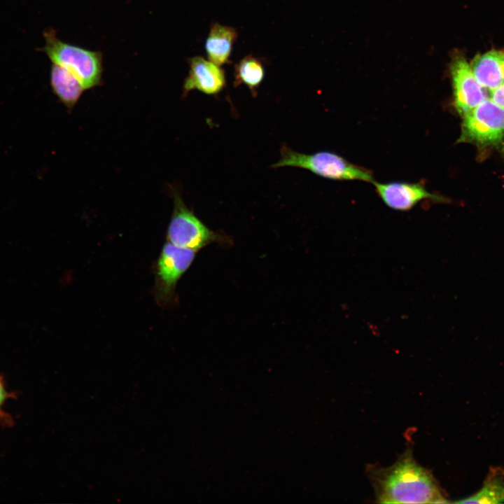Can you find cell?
<instances>
[{
  "label": "cell",
  "mask_w": 504,
  "mask_h": 504,
  "mask_svg": "<svg viewBox=\"0 0 504 504\" xmlns=\"http://www.w3.org/2000/svg\"><path fill=\"white\" fill-rule=\"evenodd\" d=\"M368 475L381 503H445L431 472L414 458L410 447L386 468L369 465Z\"/></svg>",
  "instance_id": "obj_1"
},
{
  "label": "cell",
  "mask_w": 504,
  "mask_h": 504,
  "mask_svg": "<svg viewBox=\"0 0 504 504\" xmlns=\"http://www.w3.org/2000/svg\"><path fill=\"white\" fill-rule=\"evenodd\" d=\"M280 156L279 160L273 164L272 168L298 167L331 180L361 181L372 183L374 182L369 170L330 151L304 154L296 152L287 146H283L281 148Z\"/></svg>",
  "instance_id": "obj_2"
},
{
  "label": "cell",
  "mask_w": 504,
  "mask_h": 504,
  "mask_svg": "<svg viewBox=\"0 0 504 504\" xmlns=\"http://www.w3.org/2000/svg\"><path fill=\"white\" fill-rule=\"evenodd\" d=\"M45 52L52 64L66 68L81 81L85 90L102 83L103 72L102 53L76 46L60 40L52 28L43 32Z\"/></svg>",
  "instance_id": "obj_3"
},
{
  "label": "cell",
  "mask_w": 504,
  "mask_h": 504,
  "mask_svg": "<svg viewBox=\"0 0 504 504\" xmlns=\"http://www.w3.org/2000/svg\"><path fill=\"white\" fill-rule=\"evenodd\" d=\"M173 198L174 209L167 229V241L196 252L212 243L230 245L232 242L230 237L209 228L186 205L178 192H174Z\"/></svg>",
  "instance_id": "obj_4"
},
{
  "label": "cell",
  "mask_w": 504,
  "mask_h": 504,
  "mask_svg": "<svg viewBox=\"0 0 504 504\" xmlns=\"http://www.w3.org/2000/svg\"><path fill=\"white\" fill-rule=\"evenodd\" d=\"M196 251L167 241L155 263L153 293L162 308L173 307L178 302L176 288L178 281L192 264Z\"/></svg>",
  "instance_id": "obj_5"
},
{
  "label": "cell",
  "mask_w": 504,
  "mask_h": 504,
  "mask_svg": "<svg viewBox=\"0 0 504 504\" xmlns=\"http://www.w3.org/2000/svg\"><path fill=\"white\" fill-rule=\"evenodd\" d=\"M462 118L458 143H470L480 149L503 147L504 109L489 98Z\"/></svg>",
  "instance_id": "obj_6"
},
{
  "label": "cell",
  "mask_w": 504,
  "mask_h": 504,
  "mask_svg": "<svg viewBox=\"0 0 504 504\" xmlns=\"http://www.w3.org/2000/svg\"><path fill=\"white\" fill-rule=\"evenodd\" d=\"M454 106L463 117L487 99L486 89L475 76L470 64L460 55H454L450 64Z\"/></svg>",
  "instance_id": "obj_7"
},
{
  "label": "cell",
  "mask_w": 504,
  "mask_h": 504,
  "mask_svg": "<svg viewBox=\"0 0 504 504\" xmlns=\"http://www.w3.org/2000/svg\"><path fill=\"white\" fill-rule=\"evenodd\" d=\"M189 71L183 84V96L194 90L208 95L219 94L226 85L225 70L208 59L195 56L188 59Z\"/></svg>",
  "instance_id": "obj_8"
},
{
  "label": "cell",
  "mask_w": 504,
  "mask_h": 504,
  "mask_svg": "<svg viewBox=\"0 0 504 504\" xmlns=\"http://www.w3.org/2000/svg\"><path fill=\"white\" fill-rule=\"evenodd\" d=\"M378 195L389 208L408 211L424 200L443 201V197L430 192L420 183H373Z\"/></svg>",
  "instance_id": "obj_9"
},
{
  "label": "cell",
  "mask_w": 504,
  "mask_h": 504,
  "mask_svg": "<svg viewBox=\"0 0 504 504\" xmlns=\"http://www.w3.org/2000/svg\"><path fill=\"white\" fill-rule=\"evenodd\" d=\"M470 66L479 83L489 92L504 83V50H492L477 55Z\"/></svg>",
  "instance_id": "obj_10"
},
{
  "label": "cell",
  "mask_w": 504,
  "mask_h": 504,
  "mask_svg": "<svg viewBox=\"0 0 504 504\" xmlns=\"http://www.w3.org/2000/svg\"><path fill=\"white\" fill-rule=\"evenodd\" d=\"M237 36L234 27L212 23L204 43L208 59L219 66L228 64Z\"/></svg>",
  "instance_id": "obj_11"
},
{
  "label": "cell",
  "mask_w": 504,
  "mask_h": 504,
  "mask_svg": "<svg viewBox=\"0 0 504 504\" xmlns=\"http://www.w3.org/2000/svg\"><path fill=\"white\" fill-rule=\"evenodd\" d=\"M50 86L60 102L72 108L85 90L81 81L65 67L52 64L50 69Z\"/></svg>",
  "instance_id": "obj_12"
},
{
  "label": "cell",
  "mask_w": 504,
  "mask_h": 504,
  "mask_svg": "<svg viewBox=\"0 0 504 504\" xmlns=\"http://www.w3.org/2000/svg\"><path fill=\"white\" fill-rule=\"evenodd\" d=\"M265 69L262 59L248 55L243 57L234 66V86L245 85L253 95L262 83Z\"/></svg>",
  "instance_id": "obj_13"
},
{
  "label": "cell",
  "mask_w": 504,
  "mask_h": 504,
  "mask_svg": "<svg viewBox=\"0 0 504 504\" xmlns=\"http://www.w3.org/2000/svg\"><path fill=\"white\" fill-rule=\"evenodd\" d=\"M504 502V477L492 472L476 493L456 501L458 503L496 504Z\"/></svg>",
  "instance_id": "obj_14"
},
{
  "label": "cell",
  "mask_w": 504,
  "mask_h": 504,
  "mask_svg": "<svg viewBox=\"0 0 504 504\" xmlns=\"http://www.w3.org/2000/svg\"><path fill=\"white\" fill-rule=\"evenodd\" d=\"M11 394L6 390L5 382L0 376V421L6 425H11L12 419L10 416L4 411V405Z\"/></svg>",
  "instance_id": "obj_15"
},
{
  "label": "cell",
  "mask_w": 504,
  "mask_h": 504,
  "mask_svg": "<svg viewBox=\"0 0 504 504\" xmlns=\"http://www.w3.org/2000/svg\"><path fill=\"white\" fill-rule=\"evenodd\" d=\"M490 99L504 109V83L490 92Z\"/></svg>",
  "instance_id": "obj_16"
}]
</instances>
